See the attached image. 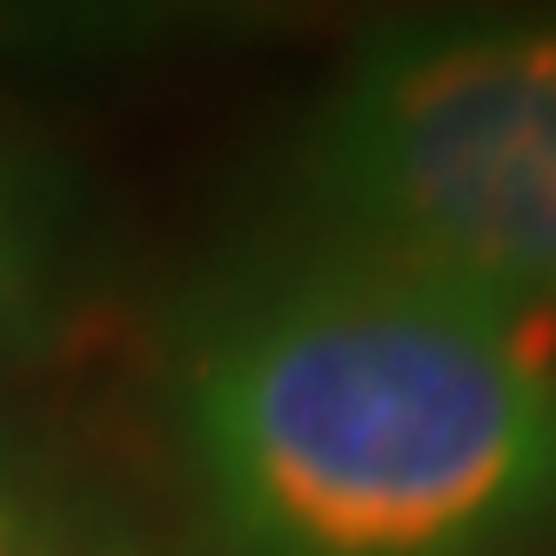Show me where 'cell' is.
I'll return each instance as SVG.
<instances>
[{"instance_id": "obj_5", "label": "cell", "mask_w": 556, "mask_h": 556, "mask_svg": "<svg viewBox=\"0 0 556 556\" xmlns=\"http://www.w3.org/2000/svg\"><path fill=\"white\" fill-rule=\"evenodd\" d=\"M41 556H188V549H175L154 523H141L128 503L81 483V496H74V509L61 516V530L48 536Z\"/></svg>"}, {"instance_id": "obj_4", "label": "cell", "mask_w": 556, "mask_h": 556, "mask_svg": "<svg viewBox=\"0 0 556 556\" xmlns=\"http://www.w3.org/2000/svg\"><path fill=\"white\" fill-rule=\"evenodd\" d=\"M81 483L0 409V556H41Z\"/></svg>"}, {"instance_id": "obj_2", "label": "cell", "mask_w": 556, "mask_h": 556, "mask_svg": "<svg viewBox=\"0 0 556 556\" xmlns=\"http://www.w3.org/2000/svg\"><path fill=\"white\" fill-rule=\"evenodd\" d=\"M289 215V235L556 315V27L376 41L295 135Z\"/></svg>"}, {"instance_id": "obj_1", "label": "cell", "mask_w": 556, "mask_h": 556, "mask_svg": "<svg viewBox=\"0 0 556 556\" xmlns=\"http://www.w3.org/2000/svg\"><path fill=\"white\" fill-rule=\"evenodd\" d=\"M168 416L215 556H543L556 315L282 235L168 336Z\"/></svg>"}, {"instance_id": "obj_3", "label": "cell", "mask_w": 556, "mask_h": 556, "mask_svg": "<svg viewBox=\"0 0 556 556\" xmlns=\"http://www.w3.org/2000/svg\"><path fill=\"white\" fill-rule=\"evenodd\" d=\"M88 289L81 194L48 148L0 135V389L67 342Z\"/></svg>"}]
</instances>
